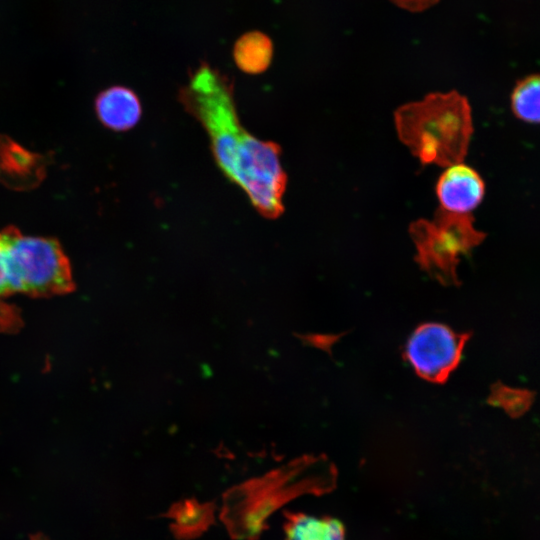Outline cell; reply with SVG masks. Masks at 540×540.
Instances as JSON below:
<instances>
[{
  "label": "cell",
  "mask_w": 540,
  "mask_h": 540,
  "mask_svg": "<svg viewBox=\"0 0 540 540\" xmlns=\"http://www.w3.org/2000/svg\"><path fill=\"white\" fill-rule=\"evenodd\" d=\"M179 100L206 131L217 166L268 219L284 212L287 175L281 148L249 133L237 113L231 80L216 68L201 64L179 92Z\"/></svg>",
  "instance_id": "6da1fadb"
},
{
  "label": "cell",
  "mask_w": 540,
  "mask_h": 540,
  "mask_svg": "<svg viewBox=\"0 0 540 540\" xmlns=\"http://www.w3.org/2000/svg\"><path fill=\"white\" fill-rule=\"evenodd\" d=\"M394 123L400 141L425 165L461 163L473 133L471 106L457 91L430 93L400 106Z\"/></svg>",
  "instance_id": "7a4b0ae2"
},
{
  "label": "cell",
  "mask_w": 540,
  "mask_h": 540,
  "mask_svg": "<svg viewBox=\"0 0 540 540\" xmlns=\"http://www.w3.org/2000/svg\"><path fill=\"white\" fill-rule=\"evenodd\" d=\"M417 263L442 284H458L460 256L480 244L485 234L477 230L470 214L439 208L433 219H418L409 226Z\"/></svg>",
  "instance_id": "3957f363"
},
{
  "label": "cell",
  "mask_w": 540,
  "mask_h": 540,
  "mask_svg": "<svg viewBox=\"0 0 540 540\" xmlns=\"http://www.w3.org/2000/svg\"><path fill=\"white\" fill-rule=\"evenodd\" d=\"M8 253L14 293L50 297L74 288L71 266L60 244L50 238L22 235L8 227Z\"/></svg>",
  "instance_id": "277c9868"
},
{
  "label": "cell",
  "mask_w": 540,
  "mask_h": 540,
  "mask_svg": "<svg viewBox=\"0 0 540 540\" xmlns=\"http://www.w3.org/2000/svg\"><path fill=\"white\" fill-rule=\"evenodd\" d=\"M469 334L446 325L426 323L410 336L406 357L415 372L431 382H443L460 362Z\"/></svg>",
  "instance_id": "5b68a950"
},
{
  "label": "cell",
  "mask_w": 540,
  "mask_h": 540,
  "mask_svg": "<svg viewBox=\"0 0 540 540\" xmlns=\"http://www.w3.org/2000/svg\"><path fill=\"white\" fill-rule=\"evenodd\" d=\"M485 184L472 167L459 163L449 166L439 177L436 195L441 209L458 214H469L482 201Z\"/></svg>",
  "instance_id": "8992f818"
},
{
  "label": "cell",
  "mask_w": 540,
  "mask_h": 540,
  "mask_svg": "<svg viewBox=\"0 0 540 540\" xmlns=\"http://www.w3.org/2000/svg\"><path fill=\"white\" fill-rule=\"evenodd\" d=\"M96 114L113 131H127L141 118L142 106L136 93L123 86L102 91L95 101Z\"/></svg>",
  "instance_id": "52a82bcc"
},
{
  "label": "cell",
  "mask_w": 540,
  "mask_h": 540,
  "mask_svg": "<svg viewBox=\"0 0 540 540\" xmlns=\"http://www.w3.org/2000/svg\"><path fill=\"white\" fill-rule=\"evenodd\" d=\"M233 56L239 69L249 74H258L269 67L273 45L263 33L249 32L238 39Z\"/></svg>",
  "instance_id": "ba28073f"
},
{
  "label": "cell",
  "mask_w": 540,
  "mask_h": 540,
  "mask_svg": "<svg viewBox=\"0 0 540 540\" xmlns=\"http://www.w3.org/2000/svg\"><path fill=\"white\" fill-rule=\"evenodd\" d=\"M286 540H345V533L334 519L299 515L288 524Z\"/></svg>",
  "instance_id": "9c48e42d"
},
{
  "label": "cell",
  "mask_w": 540,
  "mask_h": 540,
  "mask_svg": "<svg viewBox=\"0 0 540 540\" xmlns=\"http://www.w3.org/2000/svg\"><path fill=\"white\" fill-rule=\"evenodd\" d=\"M511 108L522 121L540 123V74L518 81L511 94Z\"/></svg>",
  "instance_id": "30bf717a"
},
{
  "label": "cell",
  "mask_w": 540,
  "mask_h": 540,
  "mask_svg": "<svg viewBox=\"0 0 540 540\" xmlns=\"http://www.w3.org/2000/svg\"><path fill=\"white\" fill-rule=\"evenodd\" d=\"M15 294L9 265L8 231L7 228L0 231V328L16 329L20 324L16 309L9 305L6 300Z\"/></svg>",
  "instance_id": "8fae6325"
},
{
  "label": "cell",
  "mask_w": 540,
  "mask_h": 540,
  "mask_svg": "<svg viewBox=\"0 0 540 540\" xmlns=\"http://www.w3.org/2000/svg\"><path fill=\"white\" fill-rule=\"evenodd\" d=\"M398 7L411 11L419 12L426 10L436 4L439 0H390Z\"/></svg>",
  "instance_id": "7c38bea8"
},
{
  "label": "cell",
  "mask_w": 540,
  "mask_h": 540,
  "mask_svg": "<svg viewBox=\"0 0 540 540\" xmlns=\"http://www.w3.org/2000/svg\"><path fill=\"white\" fill-rule=\"evenodd\" d=\"M31 540H48V539L38 534V535L32 536Z\"/></svg>",
  "instance_id": "4fadbf2b"
}]
</instances>
